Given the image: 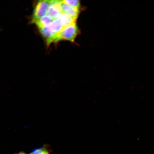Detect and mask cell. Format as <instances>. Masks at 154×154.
<instances>
[{"label":"cell","mask_w":154,"mask_h":154,"mask_svg":"<svg viewBox=\"0 0 154 154\" xmlns=\"http://www.w3.org/2000/svg\"><path fill=\"white\" fill-rule=\"evenodd\" d=\"M62 0H50L47 15L53 20L57 19L62 13L61 4Z\"/></svg>","instance_id":"3"},{"label":"cell","mask_w":154,"mask_h":154,"mask_svg":"<svg viewBox=\"0 0 154 154\" xmlns=\"http://www.w3.org/2000/svg\"><path fill=\"white\" fill-rule=\"evenodd\" d=\"M53 32L57 34L64 28L58 19L54 20L50 23L46 25Z\"/></svg>","instance_id":"7"},{"label":"cell","mask_w":154,"mask_h":154,"mask_svg":"<svg viewBox=\"0 0 154 154\" xmlns=\"http://www.w3.org/2000/svg\"><path fill=\"white\" fill-rule=\"evenodd\" d=\"M27 154L21 152V153H17V154Z\"/></svg>","instance_id":"11"},{"label":"cell","mask_w":154,"mask_h":154,"mask_svg":"<svg viewBox=\"0 0 154 154\" xmlns=\"http://www.w3.org/2000/svg\"><path fill=\"white\" fill-rule=\"evenodd\" d=\"M79 33L76 23L64 27L57 35L53 41L57 42L61 40H66L73 42Z\"/></svg>","instance_id":"1"},{"label":"cell","mask_w":154,"mask_h":154,"mask_svg":"<svg viewBox=\"0 0 154 154\" xmlns=\"http://www.w3.org/2000/svg\"><path fill=\"white\" fill-rule=\"evenodd\" d=\"M53 20L46 15L36 21L35 23L39 29L45 27L50 23Z\"/></svg>","instance_id":"8"},{"label":"cell","mask_w":154,"mask_h":154,"mask_svg":"<svg viewBox=\"0 0 154 154\" xmlns=\"http://www.w3.org/2000/svg\"><path fill=\"white\" fill-rule=\"evenodd\" d=\"M61 7L62 13L67 14L76 19L79 14V9L63 3L62 0Z\"/></svg>","instance_id":"4"},{"label":"cell","mask_w":154,"mask_h":154,"mask_svg":"<svg viewBox=\"0 0 154 154\" xmlns=\"http://www.w3.org/2000/svg\"><path fill=\"white\" fill-rule=\"evenodd\" d=\"M40 32L46 39L47 46L53 42L57 34L52 31L48 26L39 29Z\"/></svg>","instance_id":"5"},{"label":"cell","mask_w":154,"mask_h":154,"mask_svg":"<svg viewBox=\"0 0 154 154\" xmlns=\"http://www.w3.org/2000/svg\"><path fill=\"white\" fill-rule=\"evenodd\" d=\"M50 3V0L39 1L36 4L32 17L31 23L35 22L38 19L46 15Z\"/></svg>","instance_id":"2"},{"label":"cell","mask_w":154,"mask_h":154,"mask_svg":"<svg viewBox=\"0 0 154 154\" xmlns=\"http://www.w3.org/2000/svg\"><path fill=\"white\" fill-rule=\"evenodd\" d=\"M62 2L76 9H79L80 7V1L78 0H64Z\"/></svg>","instance_id":"9"},{"label":"cell","mask_w":154,"mask_h":154,"mask_svg":"<svg viewBox=\"0 0 154 154\" xmlns=\"http://www.w3.org/2000/svg\"><path fill=\"white\" fill-rule=\"evenodd\" d=\"M29 154H50L49 152L44 147L35 149Z\"/></svg>","instance_id":"10"},{"label":"cell","mask_w":154,"mask_h":154,"mask_svg":"<svg viewBox=\"0 0 154 154\" xmlns=\"http://www.w3.org/2000/svg\"><path fill=\"white\" fill-rule=\"evenodd\" d=\"M58 19H59L64 27L76 23V20L69 15L63 13L60 14Z\"/></svg>","instance_id":"6"}]
</instances>
